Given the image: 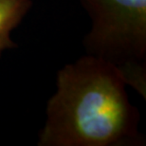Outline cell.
I'll use <instances>...</instances> for the list:
<instances>
[{
	"label": "cell",
	"mask_w": 146,
	"mask_h": 146,
	"mask_svg": "<svg viewBox=\"0 0 146 146\" xmlns=\"http://www.w3.org/2000/svg\"><path fill=\"white\" fill-rule=\"evenodd\" d=\"M91 20L83 39L86 55L121 73L146 99V0H79Z\"/></svg>",
	"instance_id": "7a4b0ae2"
},
{
	"label": "cell",
	"mask_w": 146,
	"mask_h": 146,
	"mask_svg": "<svg viewBox=\"0 0 146 146\" xmlns=\"http://www.w3.org/2000/svg\"><path fill=\"white\" fill-rule=\"evenodd\" d=\"M121 73L84 54L56 74L37 146H144L139 111Z\"/></svg>",
	"instance_id": "6da1fadb"
},
{
	"label": "cell",
	"mask_w": 146,
	"mask_h": 146,
	"mask_svg": "<svg viewBox=\"0 0 146 146\" xmlns=\"http://www.w3.org/2000/svg\"><path fill=\"white\" fill-rule=\"evenodd\" d=\"M31 8L33 0H0V58L4 51L18 46L11 39V33Z\"/></svg>",
	"instance_id": "3957f363"
}]
</instances>
